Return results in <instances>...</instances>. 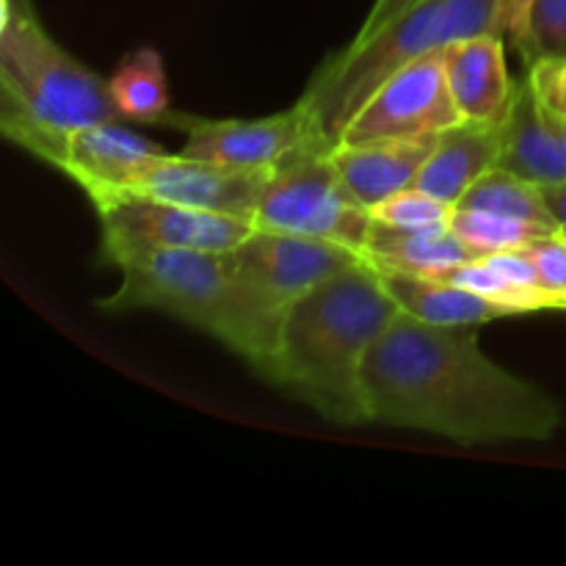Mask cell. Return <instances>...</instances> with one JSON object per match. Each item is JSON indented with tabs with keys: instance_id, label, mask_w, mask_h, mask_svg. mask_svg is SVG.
Listing matches in <instances>:
<instances>
[{
	"instance_id": "1",
	"label": "cell",
	"mask_w": 566,
	"mask_h": 566,
	"mask_svg": "<svg viewBox=\"0 0 566 566\" xmlns=\"http://www.w3.org/2000/svg\"><path fill=\"white\" fill-rule=\"evenodd\" d=\"M363 385L370 423L462 446L551 440L564 423L551 392L501 368L468 329L403 313L370 348Z\"/></svg>"
},
{
	"instance_id": "2",
	"label": "cell",
	"mask_w": 566,
	"mask_h": 566,
	"mask_svg": "<svg viewBox=\"0 0 566 566\" xmlns=\"http://www.w3.org/2000/svg\"><path fill=\"white\" fill-rule=\"evenodd\" d=\"M401 315L374 263L359 260L282 315L271 385L337 426H368L365 363Z\"/></svg>"
},
{
	"instance_id": "3",
	"label": "cell",
	"mask_w": 566,
	"mask_h": 566,
	"mask_svg": "<svg viewBox=\"0 0 566 566\" xmlns=\"http://www.w3.org/2000/svg\"><path fill=\"white\" fill-rule=\"evenodd\" d=\"M103 258L119 271V287L99 298V310L171 315L219 340L271 381L285 310L241 274L230 252L125 249Z\"/></svg>"
},
{
	"instance_id": "4",
	"label": "cell",
	"mask_w": 566,
	"mask_h": 566,
	"mask_svg": "<svg viewBox=\"0 0 566 566\" xmlns=\"http://www.w3.org/2000/svg\"><path fill=\"white\" fill-rule=\"evenodd\" d=\"M119 119L105 77L55 44L28 0H3L0 125L6 136L48 164L66 133Z\"/></svg>"
},
{
	"instance_id": "5",
	"label": "cell",
	"mask_w": 566,
	"mask_h": 566,
	"mask_svg": "<svg viewBox=\"0 0 566 566\" xmlns=\"http://www.w3.org/2000/svg\"><path fill=\"white\" fill-rule=\"evenodd\" d=\"M479 33H501V0H420L326 59L298 99L313 111L324 136L337 144L348 119L392 72Z\"/></svg>"
},
{
	"instance_id": "6",
	"label": "cell",
	"mask_w": 566,
	"mask_h": 566,
	"mask_svg": "<svg viewBox=\"0 0 566 566\" xmlns=\"http://www.w3.org/2000/svg\"><path fill=\"white\" fill-rule=\"evenodd\" d=\"M335 144H310L271 171L254 227L324 238L365 254L374 213L348 191L332 164Z\"/></svg>"
},
{
	"instance_id": "7",
	"label": "cell",
	"mask_w": 566,
	"mask_h": 566,
	"mask_svg": "<svg viewBox=\"0 0 566 566\" xmlns=\"http://www.w3.org/2000/svg\"><path fill=\"white\" fill-rule=\"evenodd\" d=\"M103 232V254L125 249L232 252L254 232V221L199 210L136 188L86 191Z\"/></svg>"
},
{
	"instance_id": "8",
	"label": "cell",
	"mask_w": 566,
	"mask_h": 566,
	"mask_svg": "<svg viewBox=\"0 0 566 566\" xmlns=\"http://www.w3.org/2000/svg\"><path fill=\"white\" fill-rule=\"evenodd\" d=\"M160 125L186 136L182 155L230 169H276L310 144H332L302 99L293 108L258 119H205L169 111Z\"/></svg>"
},
{
	"instance_id": "9",
	"label": "cell",
	"mask_w": 566,
	"mask_h": 566,
	"mask_svg": "<svg viewBox=\"0 0 566 566\" xmlns=\"http://www.w3.org/2000/svg\"><path fill=\"white\" fill-rule=\"evenodd\" d=\"M462 122V111L448 86L442 53H431L392 72L348 119L337 144L440 136Z\"/></svg>"
},
{
	"instance_id": "10",
	"label": "cell",
	"mask_w": 566,
	"mask_h": 566,
	"mask_svg": "<svg viewBox=\"0 0 566 566\" xmlns=\"http://www.w3.org/2000/svg\"><path fill=\"white\" fill-rule=\"evenodd\" d=\"M230 254L241 274L282 310L365 260V254L343 243L263 227H254L252 235L238 243Z\"/></svg>"
},
{
	"instance_id": "11",
	"label": "cell",
	"mask_w": 566,
	"mask_h": 566,
	"mask_svg": "<svg viewBox=\"0 0 566 566\" xmlns=\"http://www.w3.org/2000/svg\"><path fill=\"white\" fill-rule=\"evenodd\" d=\"M271 171L274 169H230L182 153H166L138 177L133 188L199 210L254 221Z\"/></svg>"
},
{
	"instance_id": "12",
	"label": "cell",
	"mask_w": 566,
	"mask_h": 566,
	"mask_svg": "<svg viewBox=\"0 0 566 566\" xmlns=\"http://www.w3.org/2000/svg\"><path fill=\"white\" fill-rule=\"evenodd\" d=\"M160 155H166L160 144L127 130L119 122H97L66 133L48 164L72 177L83 191H99L133 188Z\"/></svg>"
},
{
	"instance_id": "13",
	"label": "cell",
	"mask_w": 566,
	"mask_h": 566,
	"mask_svg": "<svg viewBox=\"0 0 566 566\" xmlns=\"http://www.w3.org/2000/svg\"><path fill=\"white\" fill-rule=\"evenodd\" d=\"M440 53L464 122L503 125L520 86L509 75L506 39L501 33H479L446 44Z\"/></svg>"
},
{
	"instance_id": "14",
	"label": "cell",
	"mask_w": 566,
	"mask_h": 566,
	"mask_svg": "<svg viewBox=\"0 0 566 566\" xmlns=\"http://www.w3.org/2000/svg\"><path fill=\"white\" fill-rule=\"evenodd\" d=\"M440 136L379 138V142L335 144L332 164L340 171L348 191L368 210L390 199L392 193L418 186L426 160L431 158Z\"/></svg>"
},
{
	"instance_id": "15",
	"label": "cell",
	"mask_w": 566,
	"mask_h": 566,
	"mask_svg": "<svg viewBox=\"0 0 566 566\" xmlns=\"http://www.w3.org/2000/svg\"><path fill=\"white\" fill-rule=\"evenodd\" d=\"M503 169L536 182H566V144L551 111L539 103L528 77L517 86L514 105L501 125Z\"/></svg>"
},
{
	"instance_id": "16",
	"label": "cell",
	"mask_w": 566,
	"mask_h": 566,
	"mask_svg": "<svg viewBox=\"0 0 566 566\" xmlns=\"http://www.w3.org/2000/svg\"><path fill=\"white\" fill-rule=\"evenodd\" d=\"M381 285L390 293L403 315L423 321L431 326H457V329H473V326L495 324L501 318L523 315L509 304L492 302L479 296L457 282L437 274H401V271L376 269Z\"/></svg>"
},
{
	"instance_id": "17",
	"label": "cell",
	"mask_w": 566,
	"mask_h": 566,
	"mask_svg": "<svg viewBox=\"0 0 566 566\" xmlns=\"http://www.w3.org/2000/svg\"><path fill=\"white\" fill-rule=\"evenodd\" d=\"M501 164V125H462L440 133L431 158L418 177V188L457 208L459 199Z\"/></svg>"
},
{
	"instance_id": "18",
	"label": "cell",
	"mask_w": 566,
	"mask_h": 566,
	"mask_svg": "<svg viewBox=\"0 0 566 566\" xmlns=\"http://www.w3.org/2000/svg\"><path fill=\"white\" fill-rule=\"evenodd\" d=\"M475 258H484V254L464 243L451 227L403 230V227H390L374 219L368 241H365L368 263L385 271H401V274H446Z\"/></svg>"
},
{
	"instance_id": "19",
	"label": "cell",
	"mask_w": 566,
	"mask_h": 566,
	"mask_svg": "<svg viewBox=\"0 0 566 566\" xmlns=\"http://www.w3.org/2000/svg\"><path fill=\"white\" fill-rule=\"evenodd\" d=\"M105 88L122 119L160 125L171 111L164 55L155 48L130 50L105 77Z\"/></svg>"
},
{
	"instance_id": "20",
	"label": "cell",
	"mask_w": 566,
	"mask_h": 566,
	"mask_svg": "<svg viewBox=\"0 0 566 566\" xmlns=\"http://www.w3.org/2000/svg\"><path fill=\"white\" fill-rule=\"evenodd\" d=\"M457 208L517 216V219L558 227V221L553 219L551 208H547L542 186L514 175V171L503 169V166H495L492 171H486V175L481 177V180L475 182L462 199H459Z\"/></svg>"
},
{
	"instance_id": "21",
	"label": "cell",
	"mask_w": 566,
	"mask_h": 566,
	"mask_svg": "<svg viewBox=\"0 0 566 566\" xmlns=\"http://www.w3.org/2000/svg\"><path fill=\"white\" fill-rule=\"evenodd\" d=\"M451 230L462 238L464 243L481 254L509 252V249L528 247L536 238H545L551 232H558L562 227L539 224V221L517 219V216L486 213V210H468L453 208Z\"/></svg>"
},
{
	"instance_id": "22",
	"label": "cell",
	"mask_w": 566,
	"mask_h": 566,
	"mask_svg": "<svg viewBox=\"0 0 566 566\" xmlns=\"http://www.w3.org/2000/svg\"><path fill=\"white\" fill-rule=\"evenodd\" d=\"M528 70L534 61L566 53V0H536L517 42L512 44Z\"/></svg>"
},
{
	"instance_id": "23",
	"label": "cell",
	"mask_w": 566,
	"mask_h": 566,
	"mask_svg": "<svg viewBox=\"0 0 566 566\" xmlns=\"http://www.w3.org/2000/svg\"><path fill=\"white\" fill-rule=\"evenodd\" d=\"M376 221H385L390 227H403V230H434V227H451L453 205L431 197L423 188L412 186L407 191L392 193L374 210Z\"/></svg>"
},
{
	"instance_id": "24",
	"label": "cell",
	"mask_w": 566,
	"mask_h": 566,
	"mask_svg": "<svg viewBox=\"0 0 566 566\" xmlns=\"http://www.w3.org/2000/svg\"><path fill=\"white\" fill-rule=\"evenodd\" d=\"M536 265L539 285L551 296L558 298V307L566 310V235L562 230L551 232L545 238H536L525 247Z\"/></svg>"
},
{
	"instance_id": "25",
	"label": "cell",
	"mask_w": 566,
	"mask_h": 566,
	"mask_svg": "<svg viewBox=\"0 0 566 566\" xmlns=\"http://www.w3.org/2000/svg\"><path fill=\"white\" fill-rule=\"evenodd\" d=\"M528 83L539 103L558 119H566V53L547 55L528 66Z\"/></svg>"
},
{
	"instance_id": "26",
	"label": "cell",
	"mask_w": 566,
	"mask_h": 566,
	"mask_svg": "<svg viewBox=\"0 0 566 566\" xmlns=\"http://www.w3.org/2000/svg\"><path fill=\"white\" fill-rule=\"evenodd\" d=\"M415 3H420V0H376L374 6H370L368 17H365L363 28H359L357 36H368V33L379 31L381 25H387L390 20H396L398 14H403L407 9H412Z\"/></svg>"
},
{
	"instance_id": "27",
	"label": "cell",
	"mask_w": 566,
	"mask_h": 566,
	"mask_svg": "<svg viewBox=\"0 0 566 566\" xmlns=\"http://www.w3.org/2000/svg\"><path fill=\"white\" fill-rule=\"evenodd\" d=\"M534 3L536 0H501V33L509 44L517 42Z\"/></svg>"
},
{
	"instance_id": "28",
	"label": "cell",
	"mask_w": 566,
	"mask_h": 566,
	"mask_svg": "<svg viewBox=\"0 0 566 566\" xmlns=\"http://www.w3.org/2000/svg\"><path fill=\"white\" fill-rule=\"evenodd\" d=\"M545 193V202L551 208L553 219L558 221V227L566 224V182H556V186H542Z\"/></svg>"
},
{
	"instance_id": "29",
	"label": "cell",
	"mask_w": 566,
	"mask_h": 566,
	"mask_svg": "<svg viewBox=\"0 0 566 566\" xmlns=\"http://www.w3.org/2000/svg\"><path fill=\"white\" fill-rule=\"evenodd\" d=\"M553 119H556L558 133H562V138H564V144H566V119H558V116H553Z\"/></svg>"
},
{
	"instance_id": "30",
	"label": "cell",
	"mask_w": 566,
	"mask_h": 566,
	"mask_svg": "<svg viewBox=\"0 0 566 566\" xmlns=\"http://www.w3.org/2000/svg\"><path fill=\"white\" fill-rule=\"evenodd\" d=\"M562 232H564V235H566V224H564V227H562Z\"/></svg>"
}]
</instances>
